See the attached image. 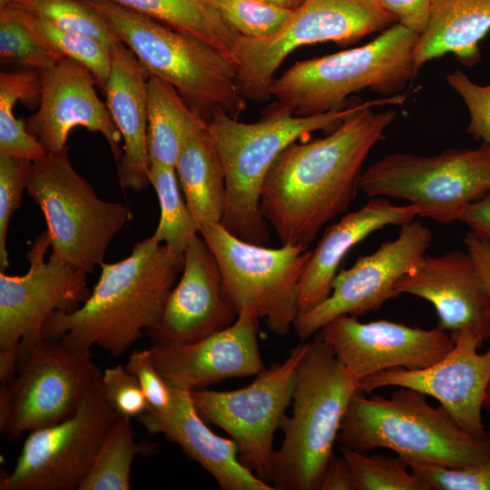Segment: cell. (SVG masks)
Returning a JSON list of instances; mask_svg holds the SVG:
<instances>
[{
	"label": "cell",
	"instance_id": "obj_22",
	"mask_svg": "<svg viewBox=\"0 0 490 490\" xmlns=\"http://www.w3.org/2000/svg\"><path fill=\"white\" fill-rule=\"evenodd\" d=\"M400 296L409 294L430 302L438 316L436 328L453 340L462 333L482 344L490 338V298L467 251L425 255L396 283Z\"/></svg>",
	"mask_w": 490,
	"mask_h": 490
},
{
	"label": "cell",
	"instance_id": "obj_14",
	"mask_svg": "<svg viewBox=\"0 0 490 490\" xmlns=\"http://www.w3.org/2000/svg\"><path fill=\"white\" fill-rule=\"evenodd\" d=\"M307 348L308 342L298 345L282 362L272 364L247 387L191 392L199 414L235 442L240 462L270 485L275 433L292 402L298 366Z\"/></svg>",
	"mask_w": 490,
	"mask_h": 490
},
{
	"label": "cell",
	"instance_id": "obj_44",
	"mask_svg": "<svg viewBox=\"0 0 490 490\" xmlns=\"http://www.w3.org/2000/svg\"><path fill=\"white\" fill-rule=\"evenodd\" d=\"M458 220L468 226L474 234L490 240V192L470 203Z\"/></svg>",
	"mask_w": 490,
	"mask_h": 490
},
{
	"label": "cell",
	"instance_id": "obj_4",
	"mask_svg": "<svg viewBox=\"0 0 490 490\" xmlns=\"http://www.w3.org/2000/svg\"><path fill=\"white\" fill-rule=\"evenodd\" d=\"M363 394L358 391L348 404L337 437L339 447L389 449L408 467H464L490 459V436L481 439L465 432L424 393L398 387L389 397Z\"/></svg>",
	"mask_w": 490,
	"mask_h": 490
},
{
	"label": "cell",
	"instance_id": "obj_19",
	"mask_svg": "<svg viewBox=\"0 0 490 490\" xmlns=\"http://www.w3.org/2000/svg\"><path fill=\"white\" fill-rule=\"evenodd\" d=\"M237 317L217 260L197 235L184 251L181 278L159 321L146 334L152 345L188 344L230 327Z\"/></svg>",
	"mask_w": 490,
	"mask_h": 490
},
{
	"label": "cell",
	"instance_id": "obj_30",
	"mask_svg": "<svg viewBox=\"0 0 490 490\" xmlns=\"http://www.w3.org/2000/svg\"><path fill=\"white\" fill-rule=\"evenodd\" d=\"M40 100V81L36 70L0 74V155L35 162L46 152L30 134L25 122L14 115L15 104L21 101L37 104Z\"/></svg>",
	"mask_w": 490,
	"mask_h": 490
},
{
	"label": "cell",
	"instance_id": "obj_21",
	"mask_svg": "<svg viewBox=\"0 0 490 490\" xmlns=\"http://www.w3.org/2000/svg\"><path fill=\"white\" fill-rule=\"evenodd\" d=\"M260 320L243 309L230 327L201 340L152 345L156 368L170 387L190 392L228 378L258 376L266 369L258 342Z\"/></svg>",
	"mask_w": 490,
	"mask_h": 490
},
{
	"label": "cell",
	"instance_id": "obj_43",
	"mask_svg": "<svg viewBox=\"0 0 490 490\" xmlns=\"http://www.w3.org/2000/svg\"><path fill=\"white\" fill-rule=\"evenodd\" d=\"M377 2L409 30L421 35L426 30L432 0H377Z\"/></svg>",
	"mask_w": 490,
	"mask_h": 490
},
{
	"label": "cell",
	"instance_id": "obj_36",
	"mask_svg": "<svg viewBox=\"0 0 490 490\" xmlns=\"http://www.w3.org/2000/svg\"><path fill=\"white\" fill-rule=\"evenodd\" d=\"M241 36L267 38L278 33L293 10L256 0H201Z\"/></svg>",
	"mask_w": 490,
	"mask_h": 490
},
{
	"label": "cell",
	"instance_id": "obj_13",
	"mask_svg": "<svg viewBox=\"0 0 490 490\" xmlns=\"http://www.w3.org/2000/svg\"><path fill=\"white\" fill-rule=\"evenodd\" d=\"M103 370L91 353L72 351L43 338L17 365L15 378L0 388V429L9 440L61 422L96 389Z\"/></svg>",
	"mask_w": 490,
	"mask_h": 490
},
{
	"label": "cell",
	"instance_id": "obj_48",
	"mask_svg": "<svg viewBox=\"0 0 490 490\" xmlns=\"http://www.w3.org/2000/svg\"><path fill=\"white\" fill-rule=\"evenodd\" d=\"M483 408L490 410V381L486 387L485 396L484 399Z\"/></svg>",
	"mask_w": 490,
	"mask_h": 490
},
{
	"label": "cell",
	"instance_id": "obj_6",
	"mask_svg": "<svg viewBox=\"0 0 490 490\" xmlns=\"http://www.w3.org/2000/svg\"><path fill=\"white\" fill-rule=\"evenodd\" d=\"M419 34L396 23L359 47L299 61L274 78L270 97L298 116L345 105L352 93L368 89L383 97L401 94L418 70L414 61Z\"/></svg>",
	"mask_w": 490,
	"mask_h": 490
},
{
	"label": "cell",
	"instance_id": "obj_41",
	"mask_svg": "<svg viewBox=\"0 0 490 490\" xmlns=\"http://www.w3.org/2000/svg\"><path fill=\"white\" fill-rule=\"evenodd\" d=\"M446 81L467 108V133L475 140L490 143V83L476 84L459 69L447 74Z\"/></svg>",
	"mask_w": 490,
	"mask_h": 490
},
{
	"label": "cell",
	"instance_id": "obj_7",
	"mask_svg": "<svg viewBox=\"0 0 490 490\" xmlns=\"http://www.w3.org/2000/svg\"><path fill=\"white\" fill-rule=\"evenodd\" d=\"M80 1L109 24L149 76L171 83L204 118H210L217 108L235 118L246 109L234 63L222 51L110 1Z\"/></svg>",
	"mask_w": 490,
	"mask_h": 490
},
{
	"label": "cell",
	"instance_id": "obj_10",
	"mask_svg": "<svg viewBox=\"0 0 490 490\" xmlns=\"http://www.w3.org/2000/svg\"><path fill=\"white\" fill-rule=\"evenodd\" d=\"M397 22L377 0H305L275 34L238 38L230 58L239 90L246 100L264 102L278 67L295 49L322 42L350 44Z\"/></svg>",
	"mask_w": 490,
	"mask_h": 490
},
{
	"label": "cell",
	"instance_id": "obj_38",
	"mask_svg": "<svg viewBox=\"0 0 490 490\" xmlns=\"http://www.w3.org/2000/svg\"><path fill=\"white\" fill-rule=\"evenodd\" d=\"M32 162L0 155V270L9 266L6 236L10 219L19 209Z\"/></svg>",
	"mask_w": 490,
	"mask_h": 490
},
{
	"label": "cell",
	"instance_id": "obj_16",
	"mask_svg": "<svg viewBox=\"0 0 490 490\" xmlns=\"http://www.w3.org/2000/svg\"><path fill=\"white\" fill-rule=\"evenodd\" d=\"M431 240L429 229L412 220L400 227L395 240L383 242L376 251L358 257L349 269L339 270L329 296L298 314L293 328L299 338L305 342L337 317L362 316L398 297L396 283L426 254Z\"/></svg>",
	"mask_w": 490,
	"mask_h": 490
},
{
	"label": "cell",
	"instance_id": "obj_45",
	"mask_svg": "<svg viewBox=\"0 0 490 490\" xmlns=\"http://www.w3.org/2000/svg\"><path fill=\"white\" fill-rule=\"evenodd\" d=\"M463 241L490 298V240L469 231Z\"/></svg>",
	"mask_w": 490,
	"mask_h": 490
},
{
	"label": "cell",
	"instance_id": "obj_28",
	"mask_svg": "<svg viewBox=\"0 0 490 490\" xmlns=\"http://www.w3.org/2000/svg\"><path fill=\"white\" fill-rule=\"evenodd\" d=\"M148 149L152 163L175 168L187 140L207 120L168 82L151 75L147 82Z\"/></svg>",
	"mask_w": 490,
	"mask_h": 490
},
{
	"label": "cell",
	"instance_id": "obj_20",
	"mask_svg": "<svg viewBox=\"0 0 490 490\" xmlns=\"http://www.w3.org/2000/svg\"><path fill=\"white\" fill-rule=\"evenodd\" d=\"M40 100L37 111L25 121L27 132L42 144L46 153L66 147L70 132L82 126L100 132L113 157L122 155V135L106 104L99 98L97 82L81 63L64 58L56 64L38 70Z\"/></svg>",
	"mask_w": 490,
	"mask_h": 490
},
{
	"label": "cell",
	"instance_id": "obj_26",
	"mask_svg": "<svg viewBox=\"0 0 490 490\" xmlns=\"http://www.w3.org/2000/svg\"><path fill=\"white\" fill-rule=\"evenodd\" d=\"M489 31L490 0H432L428 24L415 48L416 69L448 53L465 65H475Z\"/></svg>",
	"mask_w": 490,
	"mask_h": 490
},
{
	"label": "cell",
	"instance_id": "obj_27",
	"mask_svg": "<svg viewBox=\"0 0 490 490\" xmlns=\"http://www.w3.org/2000/svg\"><path fill=\"white\" fill-rule=\"evenodd\" d=\"M175 172L200 230L211 224H221L226 206V177L207 126L187 140L176 162Z\"/></svg>",
	"mask_w": 490,
	"mask_h": 490
},
{
	"label": "cell",
	"instance_id": "obj_3",
	"mask_svg": "<svg viewBox=\"0 0 490 490\" xmlns=\"http://www.w3.org/2000/svg\"><path fill=\"white\" fill-rule=\"evenodd\" d=\"M405 101L406 96L398 94L308 116L295 115L275 103L258 122L251 123L241 122L222 109H215L207 129L220 153L226 177V206L221 225L243 240L265 245L270 234L260 209V192L279 155L298 139L316 131L331 132L361 110L386 104L401 105Z\"/></svg>",
	"mask_w": 490,
	"mask_h": 490
},
{
	"label": "cell",
	"instance_id": "obj_9",
	"mask_svg": "<svg viewBox=\"0 0 490 490\" xmlns=\"http://www.w3.org/2000/svg\"><path fill=\"white\" fill-rule=\"evenodd\" d=\"M369 197H390L417 207L419 216L441 224L458 220L465 209L490 192V143L423 156L397 152L361 173Z\"/></svg>",
	"mask_w": 490,
	"mask_h": 490
},
{
	"label": "cell",
	"instance_id": "obj_39",
	"mask_svg": "<svg viewBox=\"0 0 490 490\" xmlns=\"http://www.w3.org/2000/svg\"><path fill=\"white\" fill-rule=\"evenodd\" d=\"M409 468L426 490H490V459L464 467L415 464Z\"/></svg>",
	"mask_w": 490,
	"mask_h": 490
},
{
	"label": "cell",
	"instance_id": "obj_2",
	"mask_svg": "<svg viewBox=\"0 0 490 490\" xmlns=\"http://www.w3.org/2000/svg\"><path fill=\"white\" fill-rule=\"evenodd\" d=\"M100 267L89 298L74 310L52 314L42 336L72 351L91 353L98 347L118 358L159 321L183 257L151 236L135 243L125 259Z\"/></svg>",
	"mask_w": 490,
	"mask_h": 490
},
{
	"label": "cell",
	"instance_id": "obj_40",
	"mask_svg": "<svg viewBox=\"0 0 490 490\" xmlns=\"http://www.w3.org/2000/svg\"><path fill=\"white\" fill-rule=\"evenodd\" d=\"M101 388L105 402L119 416L138 417L149 408L139 381L123 365L103 370Z\"/></svg>",
	"mask_w": 490,
	"mask_h": 490
},
{
	"label": "cell",
	"instance_id": "obj_29",
	"mask_svg": "<svg viewBox=\"0 0 490 490\" xmlns=\"http://www.w3.org/2000/svg\"><path fill=\"white\" fill-rule=\"evenodd\" d=\"M195 36L230 57L240 36L201 0H107Z\"/></svg>",
	"mask_w": 490,
	"mask_h": 490
},
{
	"label": "cell",
	"instance_id": "obj_24",
	"mask_svg": "<svg viewBox=\"0 0 490 490\" xmlns=\"http://www.w3.org/2000/svg\"><path fill=\"white\" fill-rule=\"evenodd\" d=\"M148 78L133 52L122 42L111 50V69L103 91L106 106L123 142L122 155L117 166L118 179L123 189L135 191L151 185Z\"/></svg>",
	"mask_w": 490,
	"mask_h": 490
},
{
	"label": "cell",
	"instance_id": "obj_42",
	"mask_svg": "<svg viewBox=\"0 0 490 490\" xmlns=\"http://www.w3.org/2000/svg\"><path fill=\"white\" fill-rule=\"evenodd\" d=\"M126 369L139 381L152 410L167 407L172 399V388L158 372L152 348L132 350Z\"/></svg>",
	"mask_w": 490,
	"mask_h": 490
},
{
	"label": "cell",
	"instance_id": "obj_12",
	"mask_svg": "<svg viewBox=\"0 0 490 490\" xmlns=\"http://www.w3.org/2000/svg\"><path fill=\"white\" fill-rule=\"evenodd\" d=\"M200 234L217 260L238 314L250 309L275 335H287L299 314V283L311 250L293 244L273 249L248 242L220 223L202 228Z\"/></svg>",
	"mask_w": 490,
	"mask_h": 490
},
{
	"label": "cell",
	"instance_id": "obj_11",
	"mask_svg": "<svg viewBox=\"0 0 490 490\" xmlns=\"http://www.w3.org/2000/svg\"><path fill=\"white\" fill-rule=\"evenodd\" d=\"M47 230L34 240L26 258L28 271L10 276L0 270V381L7 384L17 365L42 338L47 318L56 311H72L90 296L87 273L51 252Z\"/></svg>",
	"mask_w": 490,
	"mask_h": 490
},
{
	"label": "cell",
	"instance_id": "obj_31",
	"mask_svg": "<svg viewBox=\"0 0 490 490\" xmlns=\"http://www.w3.org/2000/svg\"><path fill=\"white\" fill-rule=\"evenodd\" d=\"M149 178L161 209L152 237L172 252L183 257L189 243L200 233V226L181 193L175 168L152 163Z\"/></svg>",
	"mask_w": 490,
	"mask_h": 490
},
{
	"label": "cell",
	"instance_id": "obj_25",
	"mask_svg": "<svg viewBox=\"0 0 490 490\" xmlns=\"http://www.w3.org/2000/svg\"><path fill=\"white\" fill-rule=\"evenodd\" d=\"M419 216L412 204L397 205L374 197L360 209L345 214L323 232L302 274L299 313L316 307L330 294L333 280L346 254L372 232L386 226H403Z\"/></svg>",
	"mask_w": 490,
	"mask_h": 490
},
{
	"label": "cell",
	"instance_id": "obj_32",
	"mask_svg": "<svg viewBox=\"0 0 490 490\" xmlns=\"http://www.w3.org/2000/svg\"><path fill=\"white\" fill-rule=\"evenodd\" d=\"M130 420L120 416L112 426L78 490L130 489L133 458L144 449Z\"/></svg>",
	"mask_w": 490,
	"mask_h": 490
},
{
	"label": "cell",
	"instance_id": "obj_46",
	"mask_svg": "<svg viewBox=\"0 0 490 490\" xmlns=\"http://www.w3.org/2000/svg\"><path fill=\"white\" fill-rule=\"evenodd\" d=\"M318 490H353L348 466L343 456L330 458L318 485Z\"/></svg>",
	"mask_w": 490,
	"mask_h": 490
},
{
	"label": "cell",
	"instance_id": "obj_33",
	"mask_svg": "<svg viewBox=\"0 0 490 490\" xmlns=\"http://www.w3.org/2000/svg\"><path fill=\"white\" fill-rule=\"evenodd\" d=\"M5 7L45 46L86 66L103 90L111 69L110 50L94 39L62 30L20 7Z\"/></svg>",
	"mask_w": 490,
	"mask_h": 490
},
{
	"label": "cell",
	"instance_id": "obj_37",
	"mask_svg": "<svg viewBox=\"0 0 490 490\" xmlns=\"http://www.w3.org/2000/svg\"><path fill=\"white\" fill-rule=\"evenodd\" d=\"M0 58L34 70L51 67L64 56L42 44L8 8H0Z\"/></svg>",
	"mask_w": 490,
	"mask_h": 490
},
{
	"label": "cell",
	"instance_id": "obj_15",
	"mask_svg": "<svg viewBox=\"0 0 490 490\" xmlns=\"http://www.w3.org/2000/svg\"><path fill=\"white\" fill-rule=\"evenodd\" d=\"M119 417L105 402L100 384L74 415L30 431L14 469L1 477L0 489L78 490Z\"/></svg>",
	"mask_w": 490,
	"mask_h": 490
},
{
	"label": "cell",
	"instance_id": "obj_5",
	"mask_svg": "<svg viewBox=\"0 0 490 490\" xmlns=\"http://www.w3.org/2000/svg\"><path fill=\"white\" fill-rule=\"evenodd\" d=\"M358 384L318 334L308 342L297 369L292 412L281 421L283 441L273 453L275 490H318Z\"/></svg>",
	"mask_w": 490,
	"mask_h": 490
},
{
	"label": "cell",
	"instance_id": "obj_17",
	"mask_svg": "<svg viewBox=\"0 0 490 490\" xmlns=\"http://www.w3.org/2000/svg\"><path fill=\"white\" fill-rule=\"evenodd\" d=\"M358 380L379 372L418 370L444 358L455 342L438 328L423 329L385 319L360 322L342 315L317 333Z\"/></svg>",
	"mask_w": 490,
	"mask_h": 490
},
{
	"label": "cell",
	"instance_id": "obj_1",
	"mask_svg": "<svg viewBox=\"0 0 490 490\" xmlns=\"http://www.w3.org/2000/svg\"><path fill=\"white\" fill-rule=\"evenodd\" d=\"M361 110L323 138L293 142L263 182L260 209L282 244L309 248L318 231L348 211L362 166L396 117L394 110Z\"/></svg>",
	"mask_w": 490,
	"mask_h": 490
},
{
	"label": "cell",
	"instance_id": "obj_18",
	"mask_svg": "<svg viewBox=\"0 0 490 490\" xmlns=\"http://www.w3.org/2000/svg\"><path fill=\"white\" fill-rule=\"evenodd\" d=\"M454 348L433 365L418 369L393 368L359 381L358 391L371 393L386 387L415 389L436 398L447 416L465 432L484 439L481 410L490 381V346L477 353L483 344L472 334L462 333Z\"/></svg>",
	"mask_w": 490,
	"mask_h": 490
},
{
	"label": "cell",
	"instance_id": "obj_47",
	"mask_svg": "<svg viewBox=\"0 0 490 490\" xmlns=\"http://www.w3.org/2000/svg\"><path fill=\"white\" fill-rule=\"evenodd\" d=\"M263 4L277 7L294 10L299 7L305 0H256Z\"/></svg>",
	"mask_w": 490,
	"mask_h": 490
},
{
	"label": "cell",
	"instance_id": "obj_23",
	"mask_svg": "<svg viewBox=\"0 0 490 490\" xmlns=\"http://www.w3.org/2000/svg\"><path fill=\"white\" fill-rule=\"evenodd\" d=\"M172 388V387H171ZM171 404L138 416L151 433L163 434L216 480L222 490H275L246 468L231 438L214 434L200 417L187 390L172 388Z\"/></svg>",
	"mask_w": 490,
	"mask_h": 490
},
{
	"label": "cell",
	"instance_id": "obj_35",
	"mask_svg": "<svg viewBox=\"0 0 490 490\" xmlns=\"http://www.w3.org/2000/svg\"><path fill=\"white\" fill-rule=\"evenodd\" d=\"M350 471L353 490H426L399 457L367 455L339 447Z\"/></svg>",
	"mask_w": 490,
	"mask_h": 490
},
{
	"label": "cell",
	"instance_id": "obj_34",
	"mask_svg": "<svg viewBox=\"0 0 490 490\" xmlns=\"http://www.w3.org/2000/svg\"><path fill=\"white\" fill-rule=\"evenodd\" d=\"M7 5L20 7L66 32L94 39L110 51L121 42L109 24L80 0H12Z\"/></svg>",
	"mask_w": 490,
	"mask_h": 490
},
{
	"label": "cell",
	"instance_id": "obj_8",
	"mask_svg": "<svg viewBox=\"0 0 490 490\" xmlns=\"http://www.w3.org/2000/svg\"><path fill=\"white\" fill-rule=\"evenodd\" d=\"M26 191L43 211L52 252L87 274L101 265L109 245L131 219L124 204L96 195L74 170L67 146L32 162Z\"/></svg>",
	"mask_w": 490,
	"mask_h": 490
},
{
	"label": "cell",
	"instance_id": "obj_49",
	"mask_svg": "<svg viewBox=\"0 0 490 490\" xmlns=\"http://www.w3.org/2000/svg\"><path fill=\"white\" fill-rule=\"evenodd\" d=\"M12 0H0V8L6 6Z\"/></svg>",
	"mask_w": 490,
	"mask_h": 490
}]
</instances>
